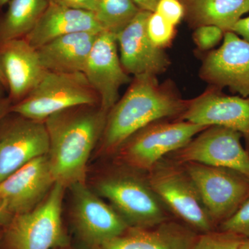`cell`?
<instances>
[{"label": "cell", "mask_w": 249, "mask_h": 249, "mask_svg": "<svg viewBox=\"0 0 249 249\" xmlns=\"http://www.w3.org/2000/svg\"><path fill=\"white\" fill-rule=\"evenodd\" d=\"M107 115L100 105H83L46 119L49 139L47 156L55 183L68 188L85 182L87 164L102 137Z\"/></svg>", "instance_id": "cell-1"}, {"label": "cell", "mask_w": 249, "mask_h": 249, "mask_svg": "<svg viewBox=\"0 0 249 249\" xmlns=\"http://www.w3.org/2000/svg\"><path fill=\"white\" fill-rule=\"evenodd\" d=\"M8 96L7 89L6 86L3 84L2 82L0 80V101L4 99L5 98Z\"/></svg>", "instance_id": "cell-34"}, {"label": "cell", "mask_w": 249, "mask_h": 249, "mask_svg": "<svg viewBox=\"0 0 249 249\" xmlns=\"http://www.w3.org/2000/svg\"><path fill=\"white\" fill-rule=\"evenodd\" d=\"M140 11L132 0H98L94 15L103 30L116 36Z\"/></svg>", "instance_id": "cell-23"}, {"label": "cell", "mask_w": 249, "mask_h": 249, "mask_svg": "<svg viewBox=\"0 0 249 249\" xmlns=\"http://www.w3.org/2000/svg\"><path fill=\"white\" fill-rule=\"evenodd\" d=\"M231 31L249 42V17L241 18Z\"/></svg>", "instance_id": "cell-30"}, {"label": "cell", "mask_w": 249, "mask_h": 249, "mask_svg": "<svg viewBox=\"0 0 249 249\" xmlns=\"http://www.w3.org/2000/svg\"><path fill=\"white\" fill-rule=\"evenodd\" d=\"M49 150L45 121L11 111L0 124V181Z\"/></svg>", "instance_id": "cell-10"}, {"label": "cell", "mask_w": 249, "mask_h": 249, "mask_svg": "<svg viewBox=\"0 0 249 249\" xmlns=\"http://www.w3.org/2000/svg\"><path fill=\"white\" fill-rule=\"evenodd\" d=\"M224 31L213 25L200 26L196 28L193 36L195 42L201 50L213 48L222 40Z\"/></svg>", "instance_id": "cell-27"}, {"label": "cell", "mask_w": 249, "mask_h": 249, "mask_svg": "<svg viewBox=\"0 0 249 249\" xmlns=\"http://www.w3.org/2000/svg\"><path fill=\"white\" fill-rule=\"evenodd\" d=\"M11 0H0V11L2 9L5 5L8 4Z\"/></svg>", "instance_id": "cell-36"}, {"label": "cell", "mask_w": 249, "mask_h": 249, "mask_svg": "<svg viewBox=\"0 0 249 249\" xmlns=\"http://www.w3.org/2000/svg\"><path fill=\"white\" fill-rule=\"evenodd\" d=\"M141 11L153 13L160 0H132Z\"/></svg>", "instance_id": "cell-32"}, {"label": "cell", "mask_w": 249, "mask_h": 249, "mask_svg": "<svg viewBox=\"0 0 249 249\" xmlns=\"http://www.w3.org/2000/svg\"><path fill=\"white\" fill-rule=\"evenodd\" d=\"M83 105L100 102L83 72L47 71L27 96L12 105L11 111L32 120L45 121L55 113Z\"/></svg>", "instance_id": "cell-7"}, {"label": "cell", "mask_w": 249, "mask_h": 249, "mask_svg": "<svg viewBox=\"0 0 249 249\" xmlns=\"http://www.w3.org/2000/svg\"><path fill=\"white\" fill-rule=\"evenodd\" d=\"M178 120L234 129L242 134L249 154V97L228 96L213 87L191 100Z\"/></svg>", "instance_id": "cell-14"}, {"label": "cell", "mask_w": 249, "mask_h": 249, "mask_svg": "<svg viewBox=\"0 0 249 249\" xmlns=\"http://www.w3.org/2000/svg\"><path fill=\"white\" fill-rule=\"evenodd\" d=\"M155 12L158 13L175 27L184 16V5L181 0H160Z\"/></svg>", "instance_id": "cell-28"}, {"label": "cell", "mask_w": 249, "mask_h": 249, "mask_svg": "<svg viewBox=\"0 0 249 249\" xmlns=\"http://www.w3.org/2000/svg\"><path fill=\"white\" fill-rule=\"evenodd\" d=\"M189 102L168 85H160L156 76H134L124 96L108 111L100 140L101 151L115 155L131 136L147 124L179 119Z\"/></svg>", "instance_id": "cell-2"}, {"label": "cell", "mask_w": 249, "mask_h": 249, "mask_svg": "<svg viewBox=\"0 0 249 249\" xmlns=\"http://www.w3.org/2000/svg\"><path fill=\"white\" fill-rule=\"evenodd\" d=\"M98 34L74 33L51 41L37 49L41 64L47 71L83 72Z\"/></svg>", "instance_id": "cell-20"}, {"label": "cell", "mask_w": 249, "mask_h": 249, "mask_svg": "<svg viewBox=\"0 0 249 249\" xmlns=\"http://www.w3.org/2000/svg\"><path fill=\"white\" fill-rule=\"evenodd\" d=\"M217 229L249 238V198L235 214L222 223Z\"/></svg>", "instance_id": "cell-26"}, {"label": "cell", "mask_w": 249, "mask_h": 249, "mask_svg": "<svg viewBox=\"0 0 249 249\" xmlns=\"http://www.w3.org/2000/svg\"><path fill=\"white\" fill-rule=\"evenodd\" d=\"M49 3L60 5L71 9L84 10L94 14L98 0H47Z\"/></svg>", "instance_id": "cell-29"}, {"label": "cell", "mask_w": 249, "mask_h": 249, "mask_svg": "<svg viewBox=\"0 0 249 249\" xmlns=\"http://www.w3.org/2000/svg\"><path fill=\"white\" fill-rule=\"evenodd\" d=\"M14 214L10 212L6 201L0 200V227L4 228L9 224Z\"/></svg>", "instance_id": "cell-31"}, {"label": "cell", "mask_w": 249, "mask_h": 249, "mask_svg": "<svg viewBox=\"0 0 249 249\" xmlns=\"http://www.w3.org/2000/svg\"><path fill=\"white\" fill-rule=\"evenodd\" d=\"M151 13L140 11L136 17L116 34L120 60L124 71L134 76L157 77L166 71L170 60L163 49L156 47L147 34V22Z\"/></svg>", "instance_id": "cell-15"}, {"label": "cell", "mask_w": 249, "mask_h": 249, "mask_svg": "<svg viewBox=\"0 0 249 249\" xmlns=\"http://www.w3.org/2000/svg\"><path fill=\"white\" fill-rule=\"evenodd\" d=\"M55 183L48 156L37 157L0 181V200L13 214L28 212L37 206Z\"/></svg>", "instance_id": "cell-16"}, {"label": "cell", "mask_w": 249, "mask_h": 249, "mask_svg": "<svg viewBox=\"0 0 249 249\" xmlns=\"http://www.w3.org/2000/svg\"><path fill=\"white\" fill-rule=\"evenodd\" d=\"M0 70L12 105L27 96L47 71L24 37L0 42Z\"/></svg>", "instance_id": "cell-17"}, {"label": "cell", "mask_w": 249, "mask_h": 249, "mask_svg": "<svg viewBox=\"0 0 249 249\" xmlns=\"http://www.w3.org/2000/svg\"><path fill=\"white\" fill-rule=\"evenodd\" d=\"M0 16V42L25 37L48 6L47 0H11Z\"/></svg>", "instance_id": "cell-22"}, {"label": "cell", "mask_w": 249, "mask_h": 249, "mask_svg": "<svg viewBox=\"0 0 249 249\" xmlns=\"http://www.w3.org/2000/svg\"><path fill=\"white\" fill-rule=\"evenodd\" d=\"M3 230L2 228L0 227V244L1 242V239H2Z\"/></svg>", "instance_id": "cell-38"}, {"label": "cell", "mask_w": 249, "mask_h": 249, "mask_svg": "<svg viewBox=\"0 0 249 249\" xmlns=\"http://www.w3.org/2000/svg\"><path fill=\"white\" fill-rule=\"evenodd\" d=\"M240 132L222 126H210L184 147L167 156L178 163L198 162L238 172L249 178V154Z\"/></svg>", "instance_id": "cell-9"}, {"label": "cell", "mask_w": 249, "mask_h": 249, "mask_svg": "<svg viewBox=\"0 0 249 249\" xmlns=\"http://www.w3.org/2000/svg\"><path fill=\"white\" fill-rule=\"evenodd\" d=\"M0 80H1V82H2L3 84H4L5 85V86H6V81H5L4 77V76H3V74H2V73H1V70H0ZM6 89H7V88H6Z\"/></svg>", "instance_id": "cell-37"}, {"label": "cell", "mask_w": 249, "mask_h": 249, "mask_svg": "<svg viewBox=\"0 0 249 249\" xmlns=\"http://www.w3.org/2000/svg\"><path fill=\"white\" fill-rule=\"evenodd\" d=\"M83 73L97 93L100 106L108 113L119 101L121 87L132 81L121 64L114 34H98Z\"/></svg>", "instance_id": "cell-12"}, {"label": "cell", "mask_w": 249, "mask_h": 249, "mask_svg": "<svg viewBox=\"0 0 249 249\" xmlns=\"http://www.w3.org/2000/svg\"><path fill=\"white\" fill-rule=\"evenodd\" d=\"M245 237L219 229L198 233L191 249H240Z\"/></svg>", "instance_id": "cell-24"}, {"label": "cell", "mask_w": 249, "mask_h": 249, "mask_svg": "<svg viewBox=\"0 0 249 249\" xmlns=\"http://www.w3.org/2000/svg\"><path fill=\"white\" fill-rule=\"evenodd\" d=\"M209 127L178 119L147 124L119 147L115 154L118 164L146 173Z\"/></svg>", "instance_id": "cell-5"}, {"label": "cell", "mask_w": 249, "mask_h": 249, "mask_svg": "<svg viewBox=\"0 0 249 249\" xmlns=\"http://www.w3.org/2000/svg\"><path fill=\"white\" fill-rule=\"evenodd\" d=\"M182 165L217 229L249 199V178L242 174L198 162H186Z\"/></svg>", "instance_id": "cell-8"}, {"label": "cell", "mask_w": 249, "mask_h": 249, "mask_svg": "<svg viewBox=\"0 0 249 249\" xmlns=\"http://www.w3.org/2000/svg\"><path fill=\"white\" fill-rule=\"evenodd\" d=\"M68 188L71 191L73 224L88 245L99 249L130 227L111 205L102 200L85 182L75 183Z\"/></svg>", "instance_id": "cell-11"}, {"label": "cell", "mask_w": 249, "mask_h": 249, "mask_svg": "<svg viewBox=\"0 0 249 249\" xmlns=\"http://www.w3.org/2000/svg\"><path fill=\"white\" fill-rule=\"evenodd\" d=\"M103 31L93 13L49 3L35 27L24 38L37 49L69 34Z\"/></svg>", "instance_id": "cell-19"}, {"label": "cell", "mask_w": 249, "mask_h": 249, "mask_svg": "<svg viewBox=\"0 0 249 249\" xmlns=\"http://www.w3.org/2000/svg\"><path fill=\"white\" fill-rule=\"evenodd\" d=\"M145 175L152 191L175 219L197 233L217 229L182 163L165 157Z\"/></svg>", "instance_id": "cell-4"}, {"label": "cell", "mask_w": 249, "mask_h": 249, "mask_svg": "<svg viewBox=\"0 0 249 249\" xmlns=\"http://www.w3.org/2000/svg\"><path fill=\"white\" fill-rule=\"evenodd\" d=\"M240 249H249V238L244 239Z\"/></svg>", "instance_id": "cell-35"}, {"label": "cell", "mask_w": 249, "mask_h": 249, "mask_svg": "<svg viewBox=\"0 0 249 249\" xmlns=\"http://www.w3.org/2000/svg\"><path fill=\"white\" fill-rule=\"evenodd\" d=\"M147 34L152 43L163 49L169 45L175 36V26L158 13L150 14L147 22Z\"/></svg>", "instance_id": "cell-25"}, {"label": "cell", "mask_w": 249, "mask_h": 249, "mask_svg": "<svg viewBox=\"0 0 249 249\" xmlns=\"http://www.w3.org/2000/svg\"><path fill=\"white\" fill-rule=\"evenodd\" d=\"M200 76L218 89L249 97V42L232 31L224 33V42L204 59Z\"/></svg>", "instance_id": "cell-13"}, {"label": "cell", "mask_w": 249, "mask_h": 249, "mask_svg": "<svg viewBox=\"0 0 249 249\" xmlns=\"http://www.w3.org/2000/svg\"><path fill=\"white\" fill-rule=\"evenodd\" d=\"M185 15L193 25H213L231 31L249 11V0H182Z\"/></svg>", "instance_id": "cell-21"}, {"label": "cell", "mask_w": 249, "mask_h": 249, "mask_svg": "<svg viewBox=\"0 0 249 249\" xmlns=\"http://www.w3.org/2000/svg\"><path fill=\"white\" fill-rule=\"evenodd\" d=\"M66 188L55 183L34 209L14 214L3 228L7 249H53L65 243L62 211Z\"/></svg>", "instance_id": "cell-6"}, {"label": "cell", "mask_w": 249, "mask_h": 249, "mask_svg": "<svg viewBox=\"0 0 249 249\" xmlns=\"http://www.w3.org/2000/svg\"><path fill=\"white\" fill-rule=\"evenodd\" d=\"M11 106H12V103L8 96L0 101V124L5 116L11 112Z\"/></svg>", "instance_id": "cell-33"}, {"label": "cell", "mask_w": 249, "mask_h": 249, "mask_svg": "<svg viewBox=\"0 0 249 249\" xmlns=\"http://www.w3.org/2000/svg\"><path fill=\"white\" fill-rule=\"evenodd\" d=\"M117 166L98 178L95 188L129 227H155L175 218L152 191L145 173Z\"/></svg>", "instance_id": "cell-3"}, {"label": "cell", "mask_w": 249, "mask_h": 249, "mask_svg": "<svg viewBox=\"0 0 249 249\" xmlns=\"http://www.w3.org/2000/svg\"><path fill=\"white\" fill-rule=\"evenodd\" d=\"M197 234L173 218L155 227H129L99 249H191Z\"/></svg>", "instance_id": "cell-18"}]
</instances>
